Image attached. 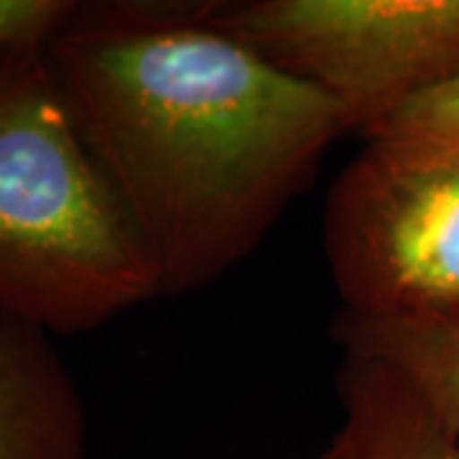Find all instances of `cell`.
I'll return each instance as SVG.
<instances>
[{
	"label": "cell",
	"instance_id": "obj_5",
	"mask_svg": "<svg viewBox=\"0 0 459 459\" xmlns=\"http://www.w3.org/2000/svg\"><path fill=\"white\" fill-rule=\"evenodd\" d=\"M47 329L0 309V459H87V413Z\"/></svg>",
	"mask_w": 459,
	"mask_h": 459
},
{
	"label": "cell",
	"instance_id": "obj_4",
	"mask_svg": "<svg viewBox=\"0 0 459 459\" xmlns=\"http://www.w3.org/2000/svg\"><path fill=\"white\" fill-rule=\"evenodd\" d=\"M212 16L325 92L360 138L459 80V0H212Z\"/></svg>",
	"mask_w": 459,
	"mask_h": 459
},
{
	"label": "cell",
	"instance_id": "obj_7",
	"mask_svg": "<svg viewBox=\"0 0 459 459\" xmlns=\"http://www.w3.org/2000/svg\"><path fill=\"white\" fill-rule=\"evenodd\" d=\"M332 337L342 352L388 362L459 431V316L434 325H365L337 316Z\"/></svg>",
	"mask_w": 459,
	"mask_h": 459
},
{
	"label": "cell",
	"instance_id": "obj_1",
	"mask_svg": "<svg viewBox=\"0 0 459 459\" xmlns=\"http://www.w3.org/2000/svg\"><path fill=\"white\" fill-rule=\"evenodd\" d=\"M44 51L161 296L247 261L347 133L325 92L222 29L212 0H74Z\"/></svg>",
	"mask_w": 459,
	"mask_h": 459
},
{
	"label": "cell",
	"instance_id": "obj_8",
	"mask_svg": "<svg viewBox=\"0 0 459 459\" xmlns=\"http://www.w3.org/2000/svg\"><path fill=\"white\" fill-rule=\"evenodd\" d=\"M373 138L421 146H459V80L406 102L362 141Z\"/></svg>",
	"mask_w": 459,
	"mask_h": 459
},
{
	"label": "cell",
	"instance_id": "obj_3",
	"mask_svg": "<svg viewBox=\"0 0 459 459\" xmlns=\"http://www.w3.org/2000/svg\"><path fill=\"white\" fill-rule=\"evenodd\" d=\"M322 246L344 319H457L459 146L365 141L329 186Z\"/></svg>",
	"mask_w": 459,
	"mask_h": 459
},
{
	"label": "cell",
	"instance_id": "obj_6",
	"mask_svg": "<svg viewBox=\"0 0 459 459\" xmlns=\"http://www.w3.org/2000/svg\"><path fill=\"white\" fill-rule=\"evenodd\" d=\"M340 424L312 459H459V431L388 362L342 352Z\"/></svg>",
	"mask_w": 459,
	"mask_h": 459
},
{
	"label": "cell",
	"instance_id": "obj_2",
	"mask_svg": "<svg viewBox=\"0 0 459 459\" xmlns=\"http://www.w3.org/2000/svg\"><path fill=\"white\" fill-rule=\"evenodd\" d=\"M44 47L0 49V309L74 337L161 296V283Z\"/></svg>",
	"mask_w": 459,
	"mask_h": 459
},
{
	"label": "cell",
	"instance_id": "obj_9",
	"mask_svg": "<svg viewBox=\"0 0 459 459\" xmlns=\"http://www.w3.org/2000/svg\"><path fill=\"white\" fill-rule=\"evenodd\" d=\"M74 0H0V49L47 44Z\"/></svg>",
	"mask_w": 459,
	"mask_h": 459
}]
</instances>
